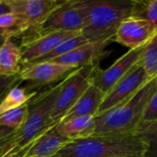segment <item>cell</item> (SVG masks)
I'll return each instance as SVG.
<instances>
[{"label":"cell","mask_w":157,"mask_h":157,"mask_svg":"<svg viewBox=\"0 0 157 157\" xmlns=\"http://www.w3.org/2000/svg\"><path fill=\"white\" fill-rule=\"evenodd\" d=\"M156 90L157 77H155L120 105L97 114L91 136L135 135L146 106Z\"/></svg>","instance_id":"6da1fadb"},{"label":"cell","mask_w":157,"mask_h":157,"mask_svg":"<svg viewBox=\"0 0 157 157\" xmlns=\"http://www.w3.org/2000/svg\"><path fill=\"white\" fill-rule=\"evenodd\" d=\"M145 151L136 135L89 136L67 141L55 157H144Z\"/></svg>","instance_id":"7a4b0ae2"},{"label":"cell","mask_w":157,"mask_h":157,"mask_svg":"<svg viewBox=\"0 0 157 157\" xmlns=\"http://www.w3.org/2000/svg\"><path fill=\"white\" fill-rule=\"evenodd\" d=\"M132 0H86L81 34L89 42H112L121 23L132 15Z\"/></svg>","instance_id":"3957f363"},{"label":"cell","mask_w":157,"mask_h":157,"mask_svg":"<svg viewBox=\"0 0 157 157\" xmlns=\"http://www.w3.org/2000/svg\"><path fill=\"white\" fill-rule=\"evenodd\" d=\"M62 86V80L49 89L37 94L28 103V115L24 125L15 132L11 149L15 157H21L24 151L40 135L55 127L52 112Z\"/></svg>","instance_id":"277c9868"},{"label":"cell","mask_w":157,"mask_h":157,"mask_svg":"<svg viewBox=\"0 0 157 157\" xmlns=\"http://www.w3.org/2000/svg\"><path fill=\"white\" fill-rule=\"evenodd\" d=\"M86 17V0H64L37 29L23 35L22 41L55 31L81 32Z\"/></svg>","instance_id":"5b68a950"},{"label":"cell","mask_w":157,"mask_h":157,"mask_svg":"<svg viewBox=\"0 0 157 157\" xmlns=\"http://www.w3.org/2000/svg\"><path fill=\"white\" fill-rule=\"evenodd\" d=\"M93 64L74 70L62 80V86L52 112V122L56 126L91 85L96 66Z\"/></svg>","instance_id":"8992f818"},{"label":"cell","mask_w":157,"mask_h":157,"mask_svg":"<svg viewBox=\"0 0 157 157\" xmlns=\"http://www.w3.org/2000/svg\"><path fill=\"white\" fill-rule=\"evenodd\" d=\"M143 51L144 47L129 50L107 69H101L99 64H98L91 77V85L98 87L106 95L121 78L141 62Z\"/></svg>","instance_id":"52a82bcc"},{"label":"cell","mask_w":157,"mask_h":157,"mask_svg":"<svg viewBox=\"0 0 157 157\" xmlns=\"http://www.w3.org/2000/svg\"><path fill=\"white\" fill-rule=\"evenodd\" d=\"M149 80L142 62L138 63L105 95L98 114L120 105L135 94Z\"/></svg>","instance_id":"ba28073f"},{"label":"cell","mask_w":157,"mask_h":157,"mask_svg":"<svg viewBox=\"0 0 157 157\" xmlns=\"http://www.w3.org/2000/svg\"><path fill=\"white\" fill-rule=\"evenodd\" d=\"M155 35V28L145 18L132 15L120 25L114 41L134 50L144 47Z\"/></svg>","instance_id":"9c48e42d"},{"label":"cell","mask_w":157,"mask_h":157,"mask_svg":"<svg viewBox=\"0 0 157 157\" xmlns=\"http://www.w3.org/2000/svg\"><path fill=\"white\" fill-rule=\"evenodd\" d=\"M74 70L75 69L66 65L45 62L21 66L18 77L21 82L28 83L25 89L31 92L34 88L45 86L56 81L63 80Z\"/></svg>","instance_id":"30bf717a"},{"label":"cell","mask_w":157,"mask_h":157,"mask_svg":"<svg viewBox=\"0 0 157 157\" xmlns=\"http://www.w3.org/2000/svg\"><path fill=\"white\" fill-rule=\"evenodd\" d=\"M11 12L21 17L31 31L41 25L64 0H6ZM27 31V32H28Z\"/></svg>","instance_id":"8fae6325"},{"label":"cell","mask_w":157,"mask_h":157,"mask_svg":"<svg viewBox=\"0 0 157 157\" xmlns=\"http://www.w3.org/2000/svg\"><path fill=\"white\" fill-rule=\"evenodd\" d=\"M109 43L110 42H87L51 62L66 65L73 69L97 64L109 54V51H106Z\"/></svg>","instance_id":"7c38bea8"},{"label":"cell","mask_w":157,"mask_h":157,"mask_svg":"<svg viewBox=\"0 0 157 157\" xmlns=\"http://www.w3.org/2000/svg\"><path fill=\"white\" fill-rule=\"evenodd\" d=\"M81 32H68V31H55L45 34L43 36L21 41L20 50L22 52L21 66L25 65L36 59L45 55L63 41L74 38Z\"/></svg>","instance_id":"4fadbf2b"},{"label":"cell","mask_w":157,"mask_h":157,"mask_svg":"<svg viewBox=\"0 0 157 157\" xmlns=\"http://www.w3.org/2000/svg\"><path fill=\"white\" fill-rule=\"evenodd\" d=\"M104 97V93H102L95 86L90 85L81 98L72 107V109L60 121V122L67 121L79 117H95L98 112Z\"/></svg>","instance_id":"5bb4252c"},{"label":"cell","mask_w":157,"mask_h":157,"mask_svg":"<svg viewBox=\"0 0 157 157\" xmlns=\"http://www.w3.org/2000/svg\"><path fill=\"white\" fill-rule=\"evenodd\" d=\"M66 142L67 140L52 128L38 137L21 157H54Z\"/></svg>","instance_id":"9a60e30c"},{"label":"cell","mask_w":157,"mask_h":157,"mask_svg":"<svg viewBox=\"0 0 157 157\" xmlns=\"http://www.w3.org/2000/svg\"><path fill=\"white\" fill-rule=\"evenodd\" d=\"M54 130L67 141L89 137L94 131V117L86 116L59 122Z\"/></svg>","instance_id":"2e32d148"},{"label":"cell","mask_w":157,"mask_h":157,"mask_svg":"<svg viewBox=\"0 0 157 157\" xmlns=\"http://www.w3.org/2000/svg\"><path fill=\"white\" fill-rule=\"evenodd\" d=\"M22 52L12 39H6L0 47V75H17L21 69Z\"/></svg>","instance_id":"e0dca14e"},{"label":"cell","mask_w":157,"mask_h":157,"mask_svg":"<svg viewBox=\"0 0 157 157\" xmlns=\"http://www.w3.org/2000/svg\"><path fill=\"white\" fill-rule=\"evenodd\" d=\"M36 95L37 92L35 91L29 92L24 87H19V84L14 86L0 101V115L27 104Z\"/></svg>","instance_id":"ac0fdd59"},{"label":"cell","mask_w":157,"mask_h":157,"mask_svg":"<svg viewBox=\"0 0 157 157\" xmlns=\"http://www.w3.org/2000/svg\"><path fill=\"white\" fill-rule=\"evenodd\" d=\"M28 30V24L16 14L10 12L0 15V37L12 39L23 36Z\"/></svg>","instance_id":"d6986e66"},{"label":"cell","mask_w":157,"mask_h":157,"mask_svg":"<svg viewBox=\"0 0 157 157\" xmlns=\"http://www.w3.org/2000/svg\"><path fill=\"white\" fill-rule=\"evenodd\" d=\"M89 42L82 34H79L74 38L68 39L64 41H63L62 43H60L58 46H56L54 49H52L51 52H49L48 53H46L45 55L41 56L39 59H36L25 65H30V64H35V63H45V62H51L54 59H57L66 53H68L69 52L73 51L74 49L82 46L86 43ZM22 65V66H25Z\"/></svg>","instance_id":"ffe728a7"},{"label":"cell","mask_w":157,"mask_h":157,"mask_svg":"<svg viewBox=\"0 0 157 157\" xmlns=\"http://www.w3.org/2000/svg\"><path fill=\"white\" fill-rule=\"evenodd\" d=\"M135 135L145 144L144 157H157V121L141 124Z\"/></svg>","instance_id":"44dd1931"},{"label":"cell","mask_w":157,"mask_h":157,"mask_svg":"<svg viewBox=\"0 0 157 157\" xmlns=\"http://www.w3.org/2000/svg\"><path fill=\"white\" fill-rule=\"evenodd\" d=\"M141 62L149 79L157 77V35L144 47Z\"/></svg>","instance_id":"7402d4cb"},{"label":"cell","mask_w":157,"mask_h":157,"mask_svg":"<svg viewBox=\"0 0 157 157\" xmlns=\"http://www.w3.org/2000/svg\"><path fill=\"white\" fill-rule=\"evenodd\" d=\"M28 103L0 115V126L9 128L15 132L20 130L27 119Z\"/></svg>","instance_id":"603a6c76"},{"label":"cell","mask_w":157,"mask_h":157,"mask_svg":"<svg viewBox=\"0 0 157 157\" xmlns=\"http://www.w3.org/2000/svg\"><path fill=\"white\" fill-rule=\"evenodd\" d=\"M133 1L132 15L147 19L157 30V0Z\"/></svg>","instance_id":"cb8c5ba5"},{"label":"cell","mask_w":157,"mask_h":157,"mask_svg":"<svg viewBox=\"0 0 157 157\" xmlns=\"http://www.w3.org/2000/svg\"><path fill=\"white\" fill-rule=\"evenodd\" d=\"M155 121H157V90L152 97V98L150 99L148 105L146 106L141 124L149 123Z\"/></svg>","instance_id":"d4e9b609"},{"label":"cell","mask_w":157,"mask_h":157,"mask_svg":"<svg viewBox=\"0 0 157 157\" xmlns=\"http://www.w3.org/2000/svg\"><path fill=\"white\" fill-rule=\"evenodd\" d=\"M20 83L21 81L18 75L15 76H5L0 75V98L5 96L10 88Z\"/></svg>","instance_id":"484cf974"},{"label":"cell","mask_w":157,"mask_h":157,"mask_svg":"<svg viewBox=\"0 0 157 157\" xmlns=\"http://www.w3.org/2000/svg\"><path fill=\"white\" fill-rule=\"evenodd\" d=\"M15 132L12 133L11 135L0 140V157H2L4 155H6L11 149V145H12V143H13Z\"/></svg>","instance_id":"4316f807"},{"label":"cell","mask_w":157,"mask_h":157,"mask_svg":"<svg viewBox=\"0 0 157 157\" xmlns=\"http://www.w3.org/2000/svg\"><path fill=\"white\" fill-rule=\"evenodd\" d=\"M15 131L9 129V128H6V127H3V126H0V140L11 135L12 133H14Z\"/></svg>","instance_id":"83f0119b"},{"label":"cell","mask_w":157,"mask_h":157,"mask_svg":"<svg viewBox=\"0 0 157 157\" xmlns=\"http://www.w3.org/2000/svg\"><path fill=\"white\" fill-rule=\"evenodd\" d=\"M11 9L9 7V6L7 5L6 0H2L0 2V15L2 14H6V13H10Z\"/></svg>","instance_id":"f1b7e54d"},{"label":"cell","mask_w":157,"mask_h":157,"mask_svg":"<svg viewBox=\"0 0 157 157\" xmlns=\"http://www.w3.org/2000/svg\"><path fill=\"white\" fill-rule=\"evenodd\" d=\"M2 157H15V156H14V155H13L12 154H10L9 152H7V153H6V155H3Z\"/></svg>","instance_id":"f546056e"},{"label":"cell","mask_w":157,"mask_h":157,"mask_svg":"<svg viewBox=\"0 0 157 157\" xmlns=\"http://www.w3.org/2000/svg\"><path fill=\"white\" fill-rule=\"evenodd\" d=\"M5 40L6 39H4V38H2V37H0V47L2 46V44L4 43V41H5Z\"/></svg>","instance_id":"4dcf8cb0"},{"label":"cell","mask_w":157,"mask_h":157,"mask_svg":"<svg viewBox=\"0 0 157 157\" xmlns=\"http://www.w3.org/2000/svg\"><path fill=\"white\" fill-rule=\"evenodd\" d=\"M1 1H2V0H0V2H1Z\"/></svg>","instance_id":"1f68e13d"},{"label":"cell","mask_w":157,"mask_h":157,"mask_svg":"<svg viewBox=\"0 0 157 157\" xmlns=\"http://www.w3.org/2000/svg\"><path fill=\"white\" fill-rule=\"evenodd\" d=\"M54 157H55V156H54Z\"/></svg>","instance_id":"d6a6232c"}]
</instances>
